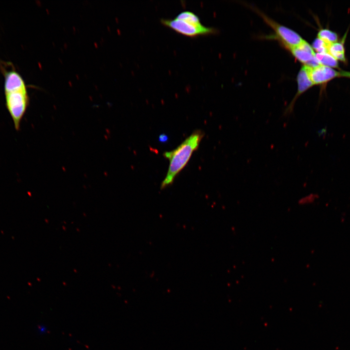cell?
Here are the masks:
<instances>
[{"mask_svg": "<svg viewBox=\"0 0 350 350\" xmlns=\"http://www.w3.org/2000/svg\"><path fill=\"white\" fill-rule=\"evenodd\" d=\"M5 105L15 129L18 130L29 104L27 86L22 76L14 68L2 69Z\"/></svg>", "mask_w": 350, "mask_h": 350, "instance_id": "obj_1", "label": "cell"}, {"mask_svg": "<svg viewBox=\"0 0 350 350\" xmlns=\"http://www.w3.org/2000/svg\"><path fill=\"white\" fill-rule=\"evenodd\" d=\"M203 136V132L197 130L175 149L164 153L163 156L169 160V165L166 176L161 184V189H164L173 183L176 176L189 162L193 153L198 149Z\"/></svg>", "mask_w": 350, "mask_h": 350, "instance_id": "obj_2", "label": "cell"}, {"mask_svg": "<svg viewBox=\"0 0 350 350\" xmlns=\"http://www.w3.org/2000/svg\"><path fill=\"white\" fill-rule=\"evenodd\" d=\"M161 23L176 32L189 37H197L214 34L217 30L212 27H206L202 23H194L179 19L162 18Z\"/></svg>", "mask_w": 350, "mask_h": 350, "instance_id": "obj_3", "label": "cell"}, {"mask_svg": "<svg viewBox=\"0 0 350 350\" xmlns=\"http://www.w3.org/2000/svg\"><path fill=\"white\" fill-rule=\"evenodd\" d=\"M261 15L274 29L282 43L289 49L298 45L303 41V39L301 36L293 30L276 23L264 15L261 14Z\"/></svg>", "mask_w": 350, "mask_h": 350, "instance_id": "obj_4", "label": "cell"}, {"mask_svg": "<svg viewBox=\"0 0 350 350\" xmlns=\"http://www.w3.org/2000/svg\"><path fill=\"white\" fill-rule=\"evenodd\" d=\"M298 91L290 104L284 110L283 115L287 117L290 115L293 111L294 106L297 99L308 88L314 85L309 74L308 67L304 65L300 70L298 76Z\"/></svg>", "mask_w": 350, "mask_h": 350, "instance_id": "obj_5", "label": "cell"}, {"mask_svg": "<svg viewBox=\"0 0 350 350\" xmlns=\"http://www.w3.org/2000/svg\"><path fill=\"white\" fill-rule=\"evenodd\" d=\"M308 71L314 85L324 84L336 77L340 76V72L322 65L314 68L308 67Z\"/></svg>", "mask_w": 350, "mask_h": 350, "instance_id": "obj_6", "label": "cell"}, {"mask_svg": "<svg viewBox=\"0 0 350 350\" xmlns=\"http://www.w3.org/2000/svg\"><path fill=\"white\" fill-rule=\"evenodd\" d=\"M293 55L300 62L306 65L315 56V53L311 46L305 40L298 45L290 49Z\"/></svg>", "mask_w": 350, "mask_h": 350, "instance_id": "obj_7", "label": "cell"}, {"mask_svg": "<svg viewBox=\"0 0 350 350\" xmlns=\"http://www.w3.org/2000/svg\"><path fill=\"white\" fill-rule=\"evenodd\" d=\"M328 53L336 60L345 62V50L342 42H334L331 43L328 48Z\"/></svg>", "mask_w": 350, "mask_h": 350, "instance_id": "obj_8", "label": "cell"}, {"mask_svg": "<svg viewBox=\"0 0 350 350\" xmlns=\"http://www.w3.org/2000/svg\"><path fill=\"white\" fill-rule=\"evenodd\" d=\"M315 57L322 65L330 68L338 67L337 60L329 53H317Z\"/></svg>", "mask_w": 350, "mask_h": 350, "instance_id": "obj_9", "label": "cell"}, {"mask_svg": "<svg viewBox=\"0 0 350 350\" xmlns=\"http://www.w3.org/2000/svg\"><path fill=\"white\" fill-rule=\"evenodd\" d=\"M318 38L331 44L337 40L338 36L335 33L328 29H322L318 33Z\"/></svg>", "mask_w": 350, "mask_h": 350, "instance_id": "obj_10", "label": "cell"}, {"mask_svg": "<svg viewBox=\"0 0 350 350\" xmlns=\"http://www.w3.org/2000/svg\"><path fill=\"white\" fill-rule=\"evenodd\" d=\"M179 19L184 20L194 23H200V19L198 16L193 12L185 11L180 12L175 17Z\"/></svg>", "mask_w": 350, "mask_h": 350, "instance_id": "obj_11", "label": "cell"}, {"mask_svg": "<svg viewBox=\"0 0 350 350\" xmlns=\"http://www.w3.org/2000/svg\"><path fill=\"white\" fill-rule=\"evenodd\" d=\"M330 44L317 38L314 41L312 46L317 53H328V48Z\"/></svg>", "mask_w": 350, "mask_h": 350, "instance_id": "obj_12", "label": "cell"}, {"mask_svg": "<svg viewBox=\"0 0 350 350\" xmlns=\"http://www.w3.org/2000/svg\"><path fill=\"white\" fill-rule=\"evenodd\" d=\"M167 140L168 136L164 134H162L159 136V140L161 142H165Z\"/></svg>", "mask_w": 350, "mask_h": 350, "instance_id": "obj_13", "label": "cell"}, {"mask_svg": "<svg viewBox=\"0 0 350 350\" xmlns=\"http://www.w3.org/2000/svg\"><path fill=\"white\" fill-rule=\"evenodd\" d=\"M340 76H343V77L350 78V72L341 71L340 72Z\"/></svg>", "mask_w": 350, "mask_h": 350, "instance_id": "obj_14", "label": "cell"}]
</instances>
